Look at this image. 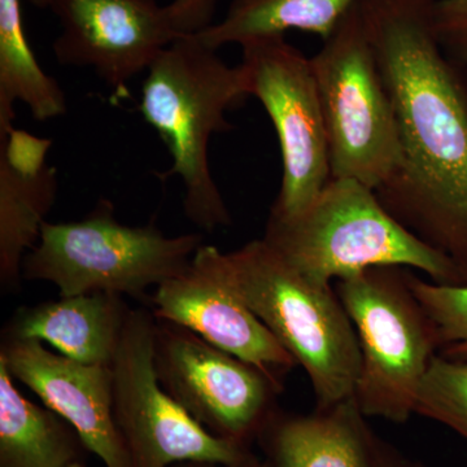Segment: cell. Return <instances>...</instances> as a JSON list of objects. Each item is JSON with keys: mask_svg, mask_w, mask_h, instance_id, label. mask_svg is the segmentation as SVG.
Masks as SVG:
<instances>
[{"mask_svg": "<svg viewBox=\"0 0 467 467\" xmlns=\"http://www.w3.org/2000/svg\"><path fill=\"white\" fill-rule=\"evenodd\" d=\"M435 0H359L391 98L401 158L376 190L404 229L467 285V85L436 36Z\"/></svg>", "mask_w": 467, "mask_h": 467, "instance_id": "1", "label": "cell"}, {"mask_svg": "<svg viewBox=\"0 0 467 467\" xmlns=\"http://www.w3.org/2000/svg\"><path fill=\"white\" fill-rule=\"evenodd\" d=\"M250 97L241 66L230 67L198 36H182L147 70L140 113L171 158L161 180L178 175L183 211L199 229L232 225V214L209 169L211 138L232 129L226 112Z\"/></svg>", "mask_w": 467, "mask_h": 467, "instance_id": "2", "label": "cell"}, {"mask_svg": "<svg viewBox=\"0 0 467 467\" xmlns=\"http://www.w3.org/2000/svg\"><path fill=\"white\" fill-rule=\"evenodd\" d=\"M263 239L318 285L374 266L416 269L435 284H457L453 266L404 229L376 190L352 178H330L299 213L269 214Z\"/></svg>", "mask_w": 467, "mask_h": 467, "instance_id": "3", "label": "cell"}, {"mask_svg": "<svg viewBox=\"0 0 467 467\" xmlns=\"http://www.w3.org/2000/svg\"><path fill=\"white\" fill-rule=\"evenodd\" d=\"M229 257L245 303L306 371L316 407L353 398L361 353L335 288L309 281L263 238Z\"/></svg>", "mask_w": 467, "mask_h": 467, "instance_id": "4", "label": "cell"}, {"mask_svg": "<svg viewBox=\"0 0 467 467\" xmlns=\"http://www.w3.org/2000/svg\"><path fill=\"white\" fill-rule=\"evenodd\" d=\"M202 244L199 233L168 236L153 223L124 225L112 202L100 199L82 220L43 223L24 259L23 279L50 282L61 297L97 292L143 297L180 275Z\"/></svg>", "mask_w": 467, "mask_h": 467, "instance_id": "5", "label": "cell"}, {"mask_svg": "<svg viewBox=\"0 0 467 467\" xmlns=\"http://www.w3.org/2000/svg\"><path fill=\"white\" fill-rule=\"evenodd\" d=\"M410 269L374 266L337 279L335 292L358 335L355 399L368 418L404 423L438 355L434 326L409 282Z\"/></svg>", "mask_w": 467, "mask_h": 467, "instance_id": "6", "label": "cell"}, {"mask_svg": "<svg viewBox=\"0 0 467 467\" xmlns=\"http://www.w3.org/2000/svg\"><path fill=\"white\" fill-rule=\"evenodd\" d=\"M310 57L327 134L331 178L377 190L398 168L400 137L359 2Z\"/></svg>", "mask_w": 467, "mask_h": 467, "instance_id": "7", "label": "cell"}, {"mask_svg": "<svg viewBox=\"0 0 467 467\" xmlns=\"http://www.w3.org/2000/svg\"><path fill=\"white\" fill-rule=\"evenodd\" d=\"M156 318L129 310L113 371V410L133 467L182 462L239 463L254 451L205 430L159 382L155 368Z\"/></svg>", "mask_w": 467, "mask_h": 467, "instance_id": "8", "label": "cell"}, {"mask_svg": "<svg viewBox=\"0 0 467 467\" xmlns=\"http://www.w3.org/2000/svg\"><path fill=\"white\" fill-rule=\"evenodd\" d=\"M155 368L162 389L196 422L247 450L257 444L284 391V380L158 318Z\"/></svg>", "mask_w": 467, "mask_h": 467, "instance_id": "9", "label": "cell"}, {"mask_svg": "<svg viewBox=\"0 0 467 467\" xmlns=\"http://www.w3.org/2000/svg\"><path fill=\"white\" fill-rule=\"evenodd\" d=\"M242 67L250 97L272 119L281 147V190L270 214L299 213L330 181L324 113L310 58L285 41L264 36L244 43Z\"/></svg>", "mask_w": 467, "mask_h": 467, "instance_id": "10", "label": "cell"}, {"mask_svg": "<svg viewBox=\"0 0 467 467\" xmlns=\"http://www.w3.org/2000/svg\"><path fill=\"white\" fill-rule=\"evenodd\" d=\"M150 303L156 318L182 326L278 379L297 367L245 303L229 254L216 245L202 244L180 275L155 288Z\"/></svg>", "mask_w": 467, "mask_h": 467, "instance_id": "11", "label": "cell"}, {"mask_svg": "<svg viewBox=\"0 0 467 467\" xmlns=\"http://www.w3.org/2000/svg\"><path fill=\"white\" fill-rule=\"evenodd\" d=\"M50 8L63 27L54 42L58 63L92 67L115 90L182 36L156 0H55Z\"/></svg>", "mask_w": 467, "mask_h": 467, "instance_id": "12", "label": "cell"}, {"mask_svg": "<svg viewBox=\"0 0 467 467\" xmlns=\"http://www.w3.org/2000/svg\"><path fill=\"white\" fill-rule=\"evenodd\" d=\"M0 362L15 382L63 417L106 467H133L113 410L112 367L81 364L38 340L9 337L3 339Z\"/></svg>", "mask_w": 467, "mask_h": 467, "instance_id": "13", "label": "cell"}, {"mask_svg": "<svg viewBox=\"0 0 467 467\" xmlns=\"http://www.w3.org/2000/svg\"><path fill=\"white\" fill-rule=\"evenodd\" d=\"M355 399L308 414L281 408L257 445L272 467H429L383 438Z\"/></svg>", "mask_w": 467, "mask_h": 467, "instance_id": "14", "label": "cell"}, {"mask_svg": "<svg viewBox=\"0 0 467 467\" xmlns=\"http://www.w3.org/2000/svg\"><path fill=\"white\" fill-rule=\"evenodd\" d=\"M51 140L14 129L0 140V284L17 291L27 252L39 241L57 201V169L47 164Z\"/></svg>", "mask_w": 467, "mask_h": 467, "instance_id": "15", "label": "cell"}, {"mask_svg": "<svg viewBox=\"0 0 467 467\" xmlns=\"http://www.w3.org/2000/svg\"><path fill=\"white\" fill-rule=\"evenodd\" d=\"M129 310L121 295L60 296L18 309L3 335L48 343L60 355L81 364L112 367Z\"/></svg>", "mask_w": 467, "mask_h": 467, "instance_id": "16", "label": "cell"}, {"mask_svg": "<svg viewBox=\"0 0 467 467\" xmlns=\"http://www.w3.org/2000/svg\"><path fill=\"white\" fill-rule=\"evenodd\" d=\"M85 451L76 430L26 399L0 362V467H70Z\"/></svg>", "mask_w": 467, "mask_h": 467, "instance_id": "17", "label": "cell"}, {"mask_svg": "<svg viewBox=\"0 0 467 467\" xmlns=\"http://www.w3.org/2000/svg\"><path fill=\"white\" fill-rule=\"evenodd\" d=\"M16 101L38 121L67 112L63 88L39 66L27 39L21 0H0V140L15 129Z\"/></svg>", "mask_w": 467, "mask_h": 467, "instance_id": "18", "label": "cell"}, {"mask_svg": "<svg viewBox=\"0 0 467 467\" xmlns=\"http://www.w3.org/2000/svg\"><path fill=\"white\" fill-rule=\"evenodd\" d=\"M359 0H232L225 17L196 34L208 47L244 45L291 30L312 33L322 41Z\"/></svg>", "mask_w": 467, "mask_h": 467, "instance_id": "19", "label": "cell"}, {"mask_svg": "<svg viewBox=\"0 0 467 467\" xmlns=\"http://www.w3.org/2000/svg\"><path fill=\"white\" fill-rule=\"evenodd\" d=\"M414 414L450 427L467 441V361L436 355L418 389Z\"/></svg>", "mask_w": 467, "mask_h": 467, "instance_id": "20", "label": "cell"}, {"mask_svg": "<svg viewBox=\"0 0 467 467\" xmlns=\"http://www.w3.org/2000/svg\"><path fill=\"white\" fill-rule=\"evenodd\" d=\"M409 282L434 326L438 355L467 361V285L435 284L411 272Z\"/></svg>", "mask_w": 467, "mask_h": 467, "instance_id": "21", "label": "cell"}, {"mask_svg": "<svg viewBox=\"0 0 467 467\" xmlns=\"http://www.w3.org/2000/svg\"><path fill=\"white\" fill-rule=\"evenodd\" d=\"M432 24L445 54L467 67V0H435Z\"/></svg>", "mask_w": 467, "mask_h": 467, "instance_id": "22", "label": "cell"}, {"mask_svg": "<svg viewBox=\"0 0 467 467\" xmlns=\"http://www.w3.org/2000/svg\"><path fill=\"white\" fill-rule=\"evenodd\" d=\"M218 0H173L167 7L169 18L180 36H196L213 24Z\"/></svg>", "mask_w": 467, "mask_h": 467, "instance_id": "23", "label": "cell"}, {"mask_svg": "<svg viewBox=\"0 0 467 467\" xmlns=\"http://www.w3.org/2000/svg\"><path fill=\"white\" fill-rule=\"evenodd\" d=\"M171 467H272L265 457L252 453L247 460L239 463L182 462Z\"/></svg>", "mask_w": 467, "mask_h": 467, "instance_id": "24", "label": "cell"}, {"mask_svg": "<svg viewBox=\"0 0 467 467\" xmlns=\"http://www.w3.org/2000/svg\"><path fill=\"white\" fill-rule=\"evenodd\" d=\"M54 2L55 0H30V3H32L33 5H36V7L38 8L51 7L52 3Z\"/></svg>", "mask_w": 467, "mask_h": 467, "instance_id": "25", "label": "cell"}, {"mask_svg": "<svg viewBox=\"0 0 467 467\" xmlns=\"http://www.w3.org/2000/svg\"><path fill=\"white\" fill-rule=\"evenodd\" d=\"M70 467H88L85 465L84 461H79V462H76L75 465H72Z\"/></svg>", "mask_w": 467, "mask_h": 467, "instance_id": "26", "label": "cell"}]
</instances>
